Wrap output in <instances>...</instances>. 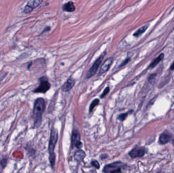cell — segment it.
Returning a JSON list of instances; mask_svg holds the SVG:
<instances>
[{
	"instance_id": "6da1fadb",
	"label": "cell",
	"mask_w": 174,
	"mask_h": 173,
	"mask_svg": "<svg viewBox=\"0 0 174 173\" xmlns=\"http://www.w3.org/2000/svg\"><path fill=\"white\" fill-rule=\"evenodd\" d=\"M58 139V133L57 130L56 128H52L50 132V140L49 143V147H48V150L50 153L49 159L52 168L54 167L55 164L56 157L54 153V149L56 143L57 142Z\"/></svg>"
},
{
	"instance_id": "7a4b0ae2",
	"label": "cell",
	"mask_w": 174,
	"mask_h": 173,
	"mask_svg": "<svg viewBox=\"0 0 174 173\" xmlns=\"http://www.w3.org/2000/svg\"><path fill=\"white\" fill-rule=\"evenodd\" d=\"M45 108V102L42 98H38L35 101L34 106L33 114L35 118V123L40 124L42 115Z\"/></svg>"
},
{
	"instance_id": "3957f363",
	"label": "cell",
	"mask_w": 174,
	"mask_h": 173,
	"mask_svg": "<svg viewBox=\"0 0 174 173\" xmlns=\"http://www.w3.org/2000/svg\"><path fill=\"white\" fill-rule=\"evenodd\" d=\"M125 166V164L121 161H116L106 165L103 168V172L105 173H121L122 169L124 168Z\"/></svg>"
},
{
	"instance_id": "277c9868",
	"label": "cell",
	"mask_w": 174,
	"mask_h": 173,
	"mask_svg": "<svg viewBox=\"0 0 174 173\" xmlns=\"http://www.w3.org/2000/svg\"><path fill=\"white\" fill-rule=\"evenodd\" d=\"M40 84L34 90V93H45L50 89V84L46 77H42L39 79Z\"/></svg>"
},
{
	"instance_id": "5b68a950",
	"label": "cell",
	"mask_w": 174,
	"mask_h": 173,
	"mask_svg": "<svg viewBox=\"0 0 174 173\" xmlns=\"http://www.w3.org/2000/svg\"><path fill=\"white\" fill-rule=\"evenodd\" d=\"M103 58H104V55L103 54L101 55L97 59H96V61L93 64L92 66H91V68L89 69V70L87 73L86 75V78H90L95 75V74L96 73V72L98 70L99 66L103 61Z\"/></svg>"
},
{
	"instance_id": "8992f818",
	"label": "cell",
	"mask_w": 174,
	"mask_h": 173,
	"mask_svg": "<svg viewBox=\"0 0 174 173\" xmlns=\"http://www.w3.org/2000/svg\"><path fill=\"white\" fill-rule=\"evenodd\" d=\"M113 60L114 59L112 57H110L105 60L100 68L99 74L105 73V72H107L109 70L111 65L112 64Z\"/></svg>"
},
{
	"instance_id": "52a82bcc",
	"label": "cell",
	"mask_w": 174,
	"mask_h": 173,
	"mask_svg": "<svg viewBox=\"0 0 174 173\" xmlns=\"http://www.w3.org/2000/svg\"><path fill=\"white\" fill-rule=\"evenodd\" d=\"M75 83V81L71 77L67 79L66 82L62 86V90L64 92H68L71 89Z\"/></svg>"
},
{
	"instance_id": "ba28073f",
	"label": "cell",
	"mask_w": 174,
	"mask_h": 173,
	"mask_svg": "<svg viewBox=\"0 0 174 173\" xmlns=\"http://www.w3.org/2000/svg\"><path fill=\"white\" fill-rule=\"evenodd\" d=\"M145 153V151L143 149L134 148V149L132 150L131 151H130L129 154L132 158H136V157H143Z\"/></svg>"
},
{
	"instance_id": "9c48e42d",
	"label": "cell",
	"mask_w": 174,
	"mask_h": 173,
	"mask_svg": "<svg viewBox=\"0 0 174 173\" xmlns=\"http://www.w3.org/2000/svg\"><path fill=\"white\" fill-rule=\"evenodd\" d=\"M62 9L66 12H72L75 9V7L72 1H69L63 5L62 6Z\"/></svg>"
},
{
	"instance_id": "30bf717a",
	"label": "cell",
	"mask_w": 174,
	"mask_h": 173,
	"mask_svg": "<svg viewBox=\"0 0 174 173\" xmlns=\"http://www.w3.org/2000/svg\"><path fill=\"white\" fill-rule=\"evenodd\" d=\"M80 135L77 130H74L72 132L71 136V146L73 148L77 142L80 141Z\"/></svg>"
},
{
	"instance_id": "8fae6325",
	"label": "cell",
	"mask_w": 174,
	"mask_h": 173,
	"mask_svg": "<svg viewBox=\"0 0 174 173\" xmlns=\"http://www.w3.org/2000/svg\"><path fill=\"white\" fill-rule=\"evenodd\" d=\"M86 153L82 150H79L75 153L74 155V159L76 161L81 162L83 161L86 157Z\"/></svg>"
},
{
	"instance_id": "7c38bea8",
	"label": "cell",
	"mask_w": 174,
	"mask_h": 173,
	"mask_svg": "<svg viewBox=\"0 0 174 173\" xmlns=\"http://www.w3.org/2000/svg\"><path fill=\"white\" fill-rule=\"evenodd\" d=\"M171 139V136L168 134H163L160 137L159 142L162 144H165L169 142Z\"/></svg>"
},
{
	"instance_id": "4fadbf2b",
	"label": "cell",
	"mask_w": 174,
	"mask_h": 173,
	"mask_svg": "<svg viewBox=\"0 0 174 173\" xmlns=\"http://www.w3.org/2000/svg\"><path fill=\"white\" fill-rule=\"evenodd\" d=\"M43 1L42 0H33V1H30L27 4V6L31 8V9L33 10L34 9L38 7L40 5L41 3H42Z\"/></svg>"
},
{
	"instance_id": "5bb4252c",
	"label": "cell",
	"mask_w": 174,
	"mask_h": 173,
	"mask_svg": "<svg viewBox=\"0 0 174 173\" xmlns=\"http://www.w3.org/2000/svg\"><path fill=\"white\" fill-rule=\"evenodd\" d=\"M148 27V26H145L141 27V28H140V29H138V30H137L134 33V36L136 37L140 36V35H141L142 34H143L146 31V30L147 29Z\"/></svg>"
},
{
	"instance_id": "9a60e30c",
	"label": "cell",
	"mask_w": 174,
	"mask_h": 173,
	"mask_svg": "<svg viewBox=\"0 0 174 173\" xmlns=\"http://www.w3.org/2000/svg\"><path fill=\"white\" fill-rule=\"evenodd\" d=\"M163 57H164L163 54H161V55H160L157 58H156L154 61V62H152V64H150V67L151 68H153L155 67L163 59Z\"/></svg>"
},
{
	"instance_id": "2e32d148",
	"label": "cell",
	"mask_w": 174,
	"mask_h": 173,
	"mask_svg": "<svg viewBox=\"0 0 174 173\" xmlns=\"http://www.w3.org/2000/svg\"><path fill=\"white\" fill-rule=\"evenodd\" d=\"M99 103V100L98 99H96L95 100H93V101L92 102V103L90 104V107H89V111L91 112H92L93 110V109H94V108L97 106Z\"/></svg>"
},
{
	"instance_id": "e0dca14e",
	"label": "cell",
	"mask_w": 174,
	"mask_h": 173,
	"mask_svg": "<svg viewBox=\"0 0 174 173\" xmlns=\"http://www.w3.org/2000/svg\"><path fill=\"white\" fill-rule=\"evenodd\" d=\"M110 88L109 86H107V87L105 88L104 91H103V93L100 95L101 99H103V98H104V97H105V96H106V95L109 93L110 92Z\"/></svg>"
},
{
	"instance_id": "ac0fdd59",
	"label": "cell",
	"mask_w": 174,
	"mask_h": 173,
	"mask_svg": "<svg viewBox=\"0 0 174 173\" xmlns=\"http://www.w3.org/2000/svg\"><path fill=\"white\" fill-rule=\"evenodd\" d=\"M128 115V113H123V114H120L119 115L118 119L121 120V121H124L125 119L127 117Z\"/></svg>"
},
{
	"instance_id": "d6986e66",
	"label": "cell",
	"mask_w": 174,
	"mask_h": 173,
	"mask_svg": "<svg viewBox=\"0 0 174 173\" xmlns=\"http://www.w3.org/2000/svg\"><path fill=\"white\" fill-rule=\"evenodd\" d=\"M91 164L92 166H93L94 167H95L97 169H99V168H100L99 164V162L95 160V161H91Z\"/></svg>"
},
{
	"instance_id": "ffe728a7",
	"label": "cell",
	"mask_w": 174,
	"mask_h": 173,
	"mask_svg": "<svg viewBox=\"0 0 174 173\" xmlns=\"http://www.w3.org/2000/svg\"><path fill=\"white\" fill-rule=\"evenodd\" d=\"M130 58H127L126 59H125L124 61L122 62L119 67V68H122V67L124 66H125V65H126L127 64H128V62L130 61Z\"/></svg>"
},
{
	"instance_id": "44dd1931",
	"label": "cell",
	"mask_w": 174,
	"mask_h": 173,
	"mask_svg": "<svg viewBox=\"0 0 174 173\" xmlns=\"http://www.w3.org/2000/svg\"><path fill=\"white\" fill-rule=\"evenodd\" d=\"M75 146L76 148H77L78 149H80V148H81V147H83V143L81 141H79L75 144Z\"/></svg>"
},
{
	"instance_id": "7402d4cb",
	"label": "cell",
	"mask_w": 174,
	"mask_h": 173,
	"mask_svg": "<svg viewBox=\"0 0 174 173\" xmlns=\"http://www.w3.org/2000/svg\"><path fill=\"white\" fill-rule=\"evenodd\" d=\"M50 26H48V27H46V28L44 29V30H43V32H42V33H44V32H46H46H48V31H50Z\"/></svg>"
},
{
	"instance_id": "603a6c76",
	"label": "cell",
	"mask_w": 174,
	"mask_h": 173,
	"mask_svg": "<svg viewBox=\"0 0 174 173\" xmlns=\"http://www.w3.org/2000/svg\"><path fill=\"white\" fill-rule=\"evenodd\" d=\"M171 69H172V70H173V69H174V64L172 65V67H171Z\"/></svg>"
}]
</instances>
